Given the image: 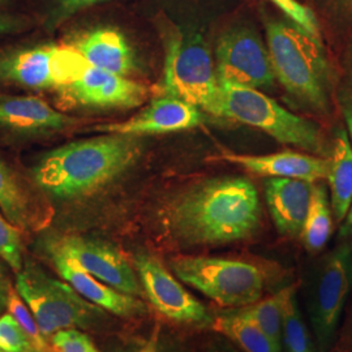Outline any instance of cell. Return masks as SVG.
I'll list each match as a JSON object with an SVG mask.
<instances>
[{
    "mask_svg": "<svg viewBox=\"0 0 352 352\" xmlns=\"http://www.w3.org/2000/svg\"><path fill=\"white\" fill-rule=\"evenodd\" d=\"M258 192L243 176L215 177L192 186L168 206L171 235L187 245H219L247 239L261 225Z\"/></svg>",
    "mask_w": 352,
    "mask_h": 352,
    "instance_id": "cell-1",
    "label": "cell"
},
{
    "mask_svg": "<svg viewBox=\"0 0 352 352\" xmlns=\"http://www.w3.org/2000/svg\"><path fill=\"white\" fill-rule=\"evenodd\" d=\"M142 151L141 138L128 135L76 141L46 154L34 168V180L55 199H81L123 175Z\"/></svg>",
    "mask_w": 352,
    "mask_h": 352,
    "instance_id": "cell-2",
    "label": "cell"
},
{
    "mask_svg": "<svg viewBox=\"0 0 352 352\" xmlns=\"http://www.w3.org/2000/svg\"><path fill=\"white\" fill-rule=\"evenodd\" d=\"M266 46L279 84L291 97L318 113L330 104L331 68L321 38L282 20L265 25Z\"/></svg>",
    "mask_w": 352,
    "mask_h": 352,
    "instance_id": "cell-3",
    "label": "cell"
},
{
    "mask_svg": "<svg viewBox=\"0 0 352 352\" xmlns=\"http://www.w3.org/2000/svg\"><path fill=\"white\" fill-rule=\"evenodd\" d=\"M160 96L174 97L217 116L221 88L213 54L200 34L177 29L166 34Z\"/></svg>",
    "mask_w": 352,
    "mask_h": 352,
    "instance_id": "cell-4",
    "label": "cell"
},
{
    "mask_svg": "<svg viewBox=\"0 0 352 352\" xmlns=\"http://www.w3.org/2000/svg\"><path fill=\"white\" fill-rule=\"evenodd\" d=\"M218 118L257 128L280 144L324 154V141L315 123L289 113L257 89L219 84Z\"/></svg>",
    "mask_w": 352,
    "mask_h": 352,
    "instance_id": "cell-5",
    "label": "cell"
},
{
    "mask_svg": "<svg viewBox=\"0 0 352 352\" xmlns=\"http://www.w3.org/2000/svg\"><path fill=\"white\" fill-rule=\"evenodd\" d=\"M352 291V247L327 253L305 278L304 298L318 352H330L338 340L340 320Z\"/></svg>",
    "mask_w": 352,
    "mask_h": 352,
    "instance_id": "cell-6",
    "label": "cell"
},
{
    "mask_svg": "<svg viewBox=\"0 0 352 352\" xmlns=\"http://www.w3.org/2000/svg\"><path fill=\"white\" fill-rule=\"evenodd\" d=\"M16 291L45 337L63 329L91 327L102 317L100 307L87 302L71 285L51 277L32 261H26L17 272Z\"/></svg>",
    "mask_w": 352,
    "mask_h": 352,
    "instance_id": "cell-7",
    "label": "cell"
},
{
    "mask_svg": "<svg viewBox=\"0 0 352 352\" xmlns=\"http://www.w3.org/2000/svg\"><path fill=\"white\" fill-rule=\"evenodd\" d=\"M170 264L176 277L222 307L243 308L258 302L264 295V274L250 263L182 256Z\"/></svg>",
    "mask_w": 352,
    "mask_h": 352,
    "instance_id": "cell-8",
    "label": "cell"
},
{
    "mask_svg": "<svg viewBox=\"0 0 352 352\" xmlns=\"http://www.w3.org/2000/svg\"><path fill=\"white\" fill-rule=\"evenodd\" d=\"M214 64L219 84L258 90L277 81L266 43L248 26H234L219 37Z\"/></svg>",
    "mask_w": 352,
    "mask_h": 352,
    "instance_id": "cell-9",
    "label": "cell"
},
{
    "mask_svg": "<svg viewBox=\"0 0 352 352\" xmlns=\"http://www.w3.org/2000/svg\"><path fill=\"white\" fill-rule=\"evenodd\" d=\"M144 291L153 307L167 318L196 327H212L208 309L184 289L155 256L140 253L135 258Z\"/></svg>",
    "mask_w": 352,
    "mask_h": 352,
    "instance_id": "cell-10",
    "label": "cell"
},
{
    "mask_svg": "<svg viewBox=\"0 0 352 352\" xmlns=\"http://www.w3.org/2000/svg\"><path fill=\"white\" fill-rule=\"evenodd\" d=\"M50 250L75 260L89 274L132 296L141 295L139 279L122 252L113 245L85 236H67L54 243Z\"/></svg>",
    "mask_w": 352,
    "mask_h": 352,
    "instance_id": "cell-11",
    "label": "cell"
},
{
    "mask_svg": "<svg viewBox=\"0 0 352 352\" xmlns=\"http://www.w3.org/2000/svg\"><path fill=\"white\" fill-rule=\"evenodd\" d=\"M62 91L77 104L94 109H135L149 94L146 87L138 81L91 65Z\"/></svg>",
    "mask_w": 352,
    "mask_h": 352,
    "instance_id": "cell-12",
    "label": "cell"
},
{
    "mask_svg": "<svg viewBox=\"0 0 352 352\" xmlns=\"http://www.w3.org/2000/svg\"><path fill=\"white\" fill-rule=\"evenodd\" d=\"M201 110L174 97L160 96L139 113L120 123L104 124L98 129L106 133L128 136H154L189 131L201 126Z\"/></svg>",
    "mask_w": 352,
    "mask_h": 352,
    "instance_id": "cell-13",
    "label": "cell"
},
{
    "mask_svg": "<svg viewBox=\"0 0 352 352\" xmlns=\"http://www.w3.org/2000/svg\"><path fill=\"white\" fill-rule=\"evenodd\" d=\"M50 253L52 263L64 280L91 304L122 317H133L146 312L145 304L138 298L123 294L93 277L63 253L54 250H50Z\"/></svg>",
    "mask_w": 352,
    "mask_h": 352,
    "instance_id": "cell-14",
    "label": "cell"
},
{
    "mask_svg": "<svg viewBox=\"0 0 352 352\" xmlns=\"http://www.w3.org/2000/svg\"><path fill=\"white\" fill-rule=\"evenodd\" d=\"M314 187L315 183L302 179L269 177L265 180V199L279 234L289 238L300 236Z\"/></svg>",
    "mask_w": 352,
    "mask_h": 352,
    "instance_id": "cell-15",
    "label": "cell"
},
{
    "mask_svg": "<svg viewBox=\"0 0 352 352\" xmlns=\"http://www.w3.org/2000/svg\"><path fill=\"white\" fill-rule=\"evenodd\" d=\"M221 160L228 164H238L257 175L302 179L311 183L327 179L329 171V160L289 151L266 155H247L223 151Z\"/></svg>",
    "mask_w": 352,
    "mask_h": 352,
    "instance_id": "cell-16",
    "label": "cell"
},
{
    "mask_svg": "<svg viewBox=\"0 0 352 352\" xmlns=\"http://www.w3.org/2000/svg\"><path fill=\"white\" fill-rule=\"evenodd\" d=\"M71 46L78 51L89 65L128 76L138 69V58L126 36L113 28H96L72 41Z\"/></svg>",
    "mask_w": 352,
    "mask_h": 352,
    "instance_id": "cell-17",
    "label": "cell"
},
{
    "mask_svg": "<svg viewBox=\"0 0 352 352\" xmlns=\"http://www.w3.org/2000/svg\"><path fill=\"white\" fill-rule=\"evenodd\" d=\"M76 119L34 96H0V126L24 135L56 132Z\"/></svg>",
    "mask_w": 352,
    "mask_h": 352,
    "instance_id": "cell-18",
    "label": "cell"
},
{
    "mask_svg": "<svg viewBox=\"0 0 352 352\" xmlns=\"http://www.w3.org/2000/svg\"><path fill=\"white\" fill-rule=\"evenodd\" d=\"M52 52L54 45L0 52V84L32 90L55 89Z\"/></svg>",
    "mask_w": 352,
    "mask_h": 352,
    "instance_id": "cell-19",
    "label": "cell"
},
{
    "mask_svg": "<svg viewBox=\"0 0 352 352\" xmlns=\"http://www.w3.org/2000/svg\"><path fill=\"white\" fill-rule=\"evenodd\" d=\"M0 212L17 230H36L42 217L37 202L21 179L0 157Z\"/></svg>",
    "mask_w": 352,
    "mask_h": 352,
    "instance_id": "cell-20",
    "label": "cell"
},
{
    "mask_svg": "<svg viewBox=\"0 0 352 352\" xmlns=\"http://www.w3.org/2000/svg\"><path fill=\"white\" fill-rule=\"evenodd\" d=\"M327 179L333 213L337 221L342 222L352 205V146L349 132L344 128L336 133Z\"/></svg>",
    "mask_w": 352,
    "mask_h": 352,
    "instance_id": "cell-21",
    "label": "cell"
},
{
    "mask_svg": "<svg viewBox=\"0 0 352 352\" xmlns=\"http://www.w3.org/2000/svg\"><path fill=\"white\" fill-rule=\"evenodd\" d=\"M214 330L234 342L244 352H282V349L270 340L251 318L239 311L218 316L212 324Z\"/></svg>",
    "mask_w": 352,
    "mask_h": 352,
    "instance_id": "cell-22",
    "label": "cell"
},
{
    "mask_svg": "<svg viewBox=\"0 0 352 352\" xmlns=\"http://www.w3.org/2000/svg\"><path fill=\"white\" fill-rule=\"evenodd\" d=\"M331 231L333 218L327 187L324 184H315L311 206L300 234L305 250L309 253L322 251L331 236Z\"/></svg>",
    "mask_w": 352,
    "mask_h": 352,
    "instance_id": "cell-23",
    "label": "cell"
},
{
    "mask_svg": "<svg viewBox=\"0 0 352 352\" xmlns=\"http://www.w3.org/2000/svg\"><path fill=\"white\" fill-rule=\"evenodd\" d=\"M292 287L280 289L265 300H258L251 305L238 308L240 314L247 316L260 327L265 334L280 347L285 307ZM282 349V347H280Z\"/></svg>",
    "mask_w": 352,
    "mask_h": 352,
    "instance_id": "cell-24",
    "label": "cell"
},
{
    "mask_svg": "<svg viewBox=\"0 0 352 352\" xmlns=\"http://www.w3.org/2000/svg\"><path fill=\"white\" fill-rule=\"evenodd\" d=\"M280 347L285 352H318L294 289H291L285 307Z\"/></svg>",
    "mask_w": 352,
    "mask_h": 352,
    "instance_id": "cell-25",
    "label": "cell"
},
{
    "mask_svg": "<svg viewBox=\"0 0 352 352\" xmlns=\"http://www.w3.org/2000/svg\"><path fill=\"white\" fill-rule=\"evenodd\" d=\"M85 58L71 45H54L52 52V77L55 89L63 90L88 69Z\"/></svg>",
    "mask_w": 352,
    "mask_h": 352,
    "instance_id": "cell-26",
    "label": "cell"
},
{
    "mask_svg": "<svg viewBox=\"0 0 352 352\" xmlns=\"http://www.w3.org/2000/svg\"><path fill=\"white\" fill-rule=\"evenodd\" d=\"M7 309L10 315H12L13 318L17 321V324L21 327L23 331L25 333L28 340H30L33 350L38 352L49 351L46 337L42 334L34 316L30 312L29 307L26 305L24 300L21 299L19 292L13 287H11L8 294Z\"/></svg>",
    "mask_w": 352,
    "mask_h": 352,
    "instance_id": "cell-27",
    "label": "cell"
},
{
    "mask_svg": "<svg viewBox=\"0 0 352 352\" xmlns=\"http://www.w3.org/2000/svg\"><path fill=\"white\" fill-rule=\"evenodd\" d=\"M0 258L17 273L24 265L23 257V241L20 230L11 225L7 218L0 212Z\"/></svg>",
    "mask_w": 352,
    "mask_h": 352,
    "instance_id": "cell-28",
    "label": "cell"
},
{
    "mask_svg": "<svg viewBox=\"0 0 352 352\" xmlns=\"http://www.w3.org/2000/svg\"><path fill=\"white\" fill-rule=\"evenodd\" d=\"M270 1L276 4V7L289 17L292 24L299 26L304 32H307L314 37L321 38L320 26L312 10H309L298 0H270Z\"/></svg>",
    "mask_w": 352,
    "mask_h": 352,
    "instance_id": "cell-29",
    "label": "cell"
},
{
    "mask_svg": "<svg viewBox=\"0 0 352 352\" xmlns=\"http://www.w3.org/2000/svg\"><path fill=\"white\" fill-rule=\"evenodd\" d=\"M33 350L30 340L12 315L0 317V352H26Z\"/></svg>",
    "mask_w": 352,
    "mask_h": 352,
    "instance_id": "cell-30",
    "label": "cell"
},
{
    "mask_svg": "<svg viewBox=\"0 0 352 352\" xmlns=\"http://www.w3.org/2000/svg\"><path fill=\"white\" fill-rule=\"evenodd\" d=\"M52 346L56 352H101L87 334L76 329H63L52 334Z\"/></svg>",
    "mask_w": 352,
    "mask_h": 352,
    "instance_id": "cell-31",
    "label": "cell"
},
{
    "mask_svg": "<svg viewBox=\"0 0 352 352\" xmlns=\"http://www.w3.org/2000/svg\"><path fill=\"white\" fill-rule=\"evenodd\" d=\"M103 1H107V0H56L54 12L51 16L52 25L58 26L67 19L72 17L75 13L90 8L93 6H97Z\"/></svg>",
    "mask_w": 352,
    "mask_h": 352,
    "instance_id": "cell-32",
    "label": "cell"
},
{
    "mask_svg": "<svg viewBox=\"0 0 352 352\" xmlns=\"http://www.w3.org/2000/svg\"><path fill=\"white\" fill-rule=\"evenodd\" d=\"M340 109L352 138V56H349L340 91Z\"/></svg>",
    "mask_w": 352,
    "mask_h": 352,
    "instance_id": "cell-33",
    "label": "cell"
},
{
    "mask_svg": "<svg viewBox=\"0 0 352 352\" xmlns=\"http://www.w3.org/2000/svg\"><path fill=\"white\" fill-rule=\"evenodd\" d=\"M21 28H24V23L20 19L7 13H0V36L19 32Z\"/></svg>",
    "mask_w": 352,
    "mask_h": 352,
    "instance_id": "cell-34",
    "label": "cell"
},
{
    "mask_svg": "<svg viewBox=\"0 0 352 352\" xmlns=\"http://www.w3.org/2000/svg\"><path fill=\"white\" fill-rule=\"evenodd\" d=\"M352 349V307L350 315L346 320L344 327H342L340 338V350L349 351Z\"/></svg>",
    "mask_w": 352,
    "mask_h": 352,
    "instance_id": "cell-35",
    "label": "cell"
},
{
    "mask_svg": "<svg viewBox=\"0 0 352 352\" xmlns=\"http://www.w3.org/2000/svg\"><path fill=\"white\" fill-rule=\"evenodd\" d=\"M206 352H240L238 349H235V346L227 340L226 337H217L214 340H210Z\"/></svg>",
    "mask_w": 352,
    "mask_h": 352,
    "instance_id": "cell-36",
    "label": "cell"
},
{
    "mask_svg": "<svg viewBox=\"0 0 352 352\" xmlns=\"http://www.w3.org/2000/svg\"><path fill=\"white\" fill-rule=\"evenodd\" d=\"M11 287L12 286H11L10 280L7 279L3 267L0 266V312L7 308V300H8V294H10Z\"/></svg>",
    "mask_w": 352,
    "mask_h": 352,
    "instance_id": "cell-37",
    "label": "cell"
},
{
    "mask_svg": "<svg viewBox=\"0 0 352 352\" xmlns=\"http://www.w3.org/2000/svg\"><path fill=\"white\" fill-rule=\"evenodd\" d=\"M343 221H344V225H343L342 230H340V236L343 239L352 241V205L350 210H349V213H347L346 218Z\"/></svg>",
    "mask_w": 352,
    "mask_h": 352,
    "instance_id": "cell-38",
    "label": "cell"
},
{
    "mask_svg": "<svg viewBox=\"0 0 352 352\" xmlns=\"http://www.w3.org/2000/svg\"><path fill=\"white\" fill-rule=\"evenodd\" d=\"M340 7V10L352 16V0H334Z\"/></svg>",
    "mask_w": 352,
    "mask_h": 352,
    "instance_id": "cell-39",
    "label": "cell"
},
{
    "mask_svg": "<svg viewBox=\"0 0 352 352\" xmlns=\"http://www.w3.org/2000/svg\"><path fill=\"white\" fill-rule=\"evenodd\" d=\"M26 352H38V351H36V350H29V351H26Z\"/></svg>",
    "mask_w": 352,
    "mask_h": 352,
    "instance_id": "cell-40",
    "label": "cell"
},
{
    "mask_svg": "<svg viewBox=\"0 0 352 352\" xmlns=\"http://www.w3.org/2000/svg\"><path fill=\"white\" fill-rule=\"evenodd\" d=\"M3 1H6V0H0V3H3Z\"/></svg>",
    "mask_w": 352,
    "mask_h": 352,
    "instance_id": "cell-41",
    "label": "cell"
}]
</instances>
